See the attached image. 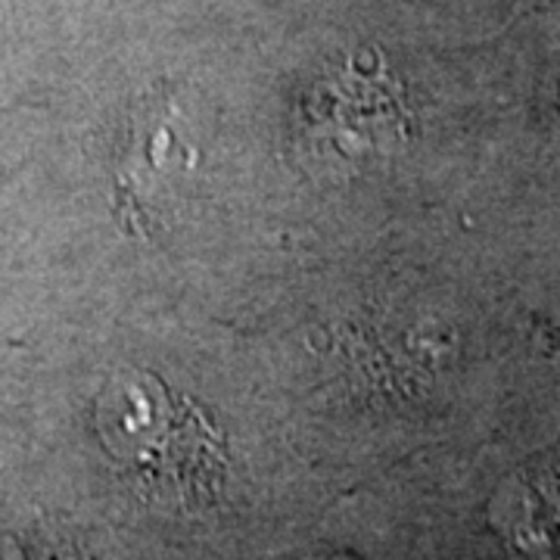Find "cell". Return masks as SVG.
<instances>
[{
  "label": "cell",
  "instance_id": "obj_1",
  "mask_svg": "<svg viewBox=\"0 0 560 560\" xmlns=\"http://www.w3.org/2000/svg\"><path fill=\"white\" fill-rule=\"evenodd\" d=\"M106 452L147 495L172 504H206L221 492L228 445L200 405L140 371L106 383L97 401Z\"/></svg>",
  "mask_w": 560,
  "mask_h": 560
},
{
  "label": "cell",
  "instance_id": "obj_2",
  "mask_svg": "<svg viewBox=\"0 0 560 560\" xmlns=\"http://www.w3.org/2000/svg\"><path fill=\"white\" fill-rule=\"evenodd\" d=\"M533 499L541 511V536H536V539L551 545V548H560V482H539L533 489Z\"/></svg>",
  "mask_w": 560,
  "mask_h": 560
}]
</instances>
